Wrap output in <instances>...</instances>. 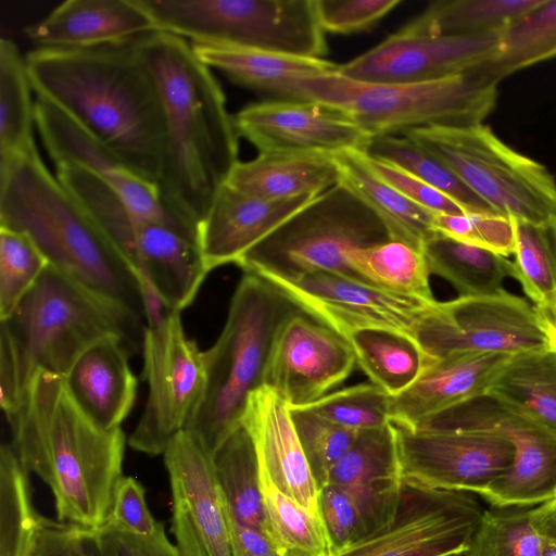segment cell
I'll use <instances>...</instances> for the list:
<instances>
[{"mask_svg":"<svg viewBox=\"0 0 556 556\" xmlns=\"http://www.w3.org/2000/svg\"><path fill=\"white\" fill-rule=\"evenodd\" d=\"M290 410L303 452L320 490L358 431L341 427L304 407Z\"/></svg>","mask_w":556,"mask_h":556,"instance_id":"obj_47","label":"cell"},{"mask_svg":"<svg viewBox=\"0 0 556 556\" xmlns=\"http://www.w3.org/2000/svg\"><path fill=\"white\" fill-rule=\"evenodd\" d=\"M342 185L363 200L383 222L391 240L418 250L435 235L433 213L405 198L377 177L367 165L363 151H345L334 155Z\"/></svg>","mask_w":556,"mask_h":556,"instance_id":"obj_31","label":"cell"},{"mask_svg":"<svg viewBox=\"0 0 556 556\" xmlns=\"http://www.w3.org/2000/svg\"><path fill=\"white\" fill-rule=\"evenodd\" d=\"M435 232L456 241L508 257L515 253L513 219L493 212L433 213Z\"/></svg>","mask_w":556,"mask_h":556,"instance_id":"obj_48","label":"cell"},{"mask_svg":"<svg viewBox=\"0 0 556 556\" xmlns=\"http://www.w3.org/2000/svg\"><path fill=\"white\" fill-rule=\"evenodd\" d=\"M482 511L468 493L404 481L391 523L330 556H462Z\"/></svg>","mask_w":556,"mask_h":556,"instance_id":"obj_14","label":"cell"},{"mask_svg":"<svg viewBox=\"0 0 556 556\" xmlns=\"http://www.w3.org/2000/svg\"><path fill=\"white\" fill-rule=\"evenodd\" d=\"M298 308L267 279L243 271L219 337L202 351L204 395L186 429L211 456L241 425L250 393L263 386L275 333L281 321Z\"/></svg>","mask_w":556,"mask_h":556,"instance_id":"obj_6","label":"cell"},{"mask_svg":"<svg viewBox=\"0 0 556 556\" xmlns=\"http://www.w3.org/2000/svg\"><path fill=\"white\" fill-rule=\"evenodd\" d=\"M365 159L367 165L377 177L419 206L432 213L441 214H462L471 212L453 198L446 195L399 166L370 157L366 153Z\"/></svg>","mask_w":556,"mask_h":556,"instance_id":"obj_51","label":"cell"},{"mask_svg":"<svg viewBox=\"0 0 556 556\" xmlns=\"http://www.w3.org/2000/svg\"><path fill=\"white\" fill-rule=\"evenodd\" d=\"M165 118L157 190L165 208L198 237V226L239 163V135L224 91L189 40L153 31L140 37Z\"/></svg>","mask_w":556,"mask_h":556,"instance_id":"obj_2","label":"cell"},{"mask_svg":"<svg viewBox=\"0 0 556 556\" xmlns=\"http://www.w3.org/2000/svg\"><path fill=\"white\" fill-rule=\"evenodd\" d=\"M212 458L228 511L239 522L265 532L258 460L247 429L240 425Z\"/></svg>","mask_w":556,"mask_h":556,"instance_id":"obj_37","label":"cell"},{"mask_svg":"<svg viewBox=\"0 0 556 556\" xmlns=\"http://www.w3.org/2000/svg\"><path fill=\"white\" fill-rule=\"evenodd\" d=\"M355 366L350 343L298 308L275 333L263 386L274 390L290 408L305 407L343 383Z\"/></svg>","mask_w":556,"mask_h":556,"instance_id":"obj_17","label":"cell"},{"mask_svg":"<svg viewBox=\"0 0 556 556\" xmlns=\"http://www.w3.org/2000/svg\"><path fill=\"white\" fill-rule=\"evenodd\" d=\"M8 422L20 463L51 489L58 520L92 530L104 526L123 478L122 428L97 426L73 400L64 377L46 370L35 375Z\"/></svg>","mask_w":556,"mask_h":556,"instance_id":"obj_3","label":"cell"},{"mask_svg":"<svg viewBox=\"0 0 556 556\" xmlns=\"http://www.w3.org/2000/svg\"><path fill=\"white\" fill-rule=\"evenodd\" d=\"M106 523L140 535H150L159 528L148 508L146 490L135 478L123 476L119 480Z\"/></svg>","mask_w":556,"mask_h":556,"instance_id":"obj_54","label":"cell"},{"mask_svg":"<svg viewBox=\"0 0 556 556\" xmlns=\"http://www.w3.org/2000/svg\"><path fill=\"white\" fill-rule=\"evenodd\" d=\"M127 260L170 312L189 306L210 273L197 241L150 219L135 229Z\"/></svg>","mask_w":556,"mask_h":556,"instance_id":"obj_27","label":"cell"},{"mask_svg":"<svg viewBox=\"0 0 556 556\" xmlns=\"http://www.w3.org/2000/svg\"><path fill=\"white\" fill-rule=\"evenodd\" d=\"M417 342L430 359L551 348L541 311L506 290L437 301L418 329Z\"/></svg>","mask_w":556,"mask_h":556,"instance_id":"obj_13","label":"cell"},{"mask_svg":"<svg viewBox=\"0 0 556 556\" xmlns=\"http://www.w3.org/2000/svg\"><path fill=\"white\" fill-rule=\"evenodd\" d=\"M389 401L379 387L362 382L332 391L304 408L341 427L362 431L389 424Z\"/></svg>","mask_w":556,"mask_h":556,"instance_id":"obj_46","label":"cell"},{"mask_svg":"<svg viewBox=\"0 0 556 556\" xmlns=\"http://www.w3.org/2000/svg\"><path fill=\"white\" fill-rule=\"evenodd\" d=\"M48 265L26 233L0 226V321L12 314Z\"/></svg>","mask_w":556,"mask_h":556,"instance_id":"obj_45","label":"cell"},{"mask_svg":"<svg viewBox=\"0 0 556 556\" xmlns=\"http://www.w3.org/2000/svg\"><path fill=\"white\" fill-rule=\"evenodd\" d=\"M241 425L254 444L260 471L298 504L313 514H320L319 488L289 405L274 390L261 386L250 393Z\"/></svg>","mask_w":556,"mask_h":556,"instance_id":"obj_22","label":"cell"},{"mask_svg":"<svg viewBox=\"0 0 556 556\" xmlns=\"http://www.w3.org/2000/svg\"><path fill=\"white\" fill-rule=\"evenodd\" d=\"M556 56V0H543L502 30L497 51L473 70L498 84L526 67Z\"/></svg>","mask_w":556,"mask_h":556,"instance_id":"obj_38","label":"cell"},{"mask_svg":"<svg viewBox=\"0 0 556 556\" xmlns=\"http://www.w3.org/2000/svg\"><path fill=\"white\" fill-rule=\"evenodd\" d=\"M239 137L258 152L337 155L365 152L371 137L343 112L315 101L270 99L233 115Z\"/></svg>","mask_w":556,"mask_h":556,"instance_id":"obj_20","label":"cell"},{"mask_svg":"<svg viewBox=\"0 0 556 556\" xmlns=\"http://www.w3.org/2000/svg\"><path fill=\"white\" fill-rule=\"evenodd\" d=\"M35 126L54 165L73 164L91 172L135 213L198 242L195 233L165 208L155 185L134 174L81 127L39 98L35 101Z\"/></svg>","mask_w":556,"mask_h":556,"instance_id":"obj_21","label":"cell"},{"mask_svg":"<svg viewBox=\"0 0 556 556\" xmlns=\"http://www.w3.org/2000/svg\"><path fill=\"white\" fill-rule=\"evenodd\" d=\"M197 56L211 70L223 73L231 83L276 99L300 100L307 80L338 72L339 64L325 59L241 49L224 45L190 41Z\"/></svg>","mask_w":556,"mask_h":556,"instance_id":"obj_29","label":"cell"},{"mask_svg":"<svg viewBox=\"0 0 556 556\" xmlns=\"http://www.w3.org/2000/svg\"><path fill=\"white\" fill-rule=\"evenodd\" d=\"M0 226L26 233L50 265L146 319L138 274L37 149L0 163Z\"/></svg>","mask_w":556,"mask_h":556,"instance_id":"obj_5","label":"cell"},{"mask_svg":"<svg viewBox=\"0 0 556 556\" xmlns=\"http://www.w3.org/2000/svg\"><path fill=\"white\" fill-rule=\"evenodd\" d=\"M388 240L380 217L339 182L286 219L236 265L261 277L294 279L328 271L361 281L349 267L348 253Z\"/></svg>","mask_w":556,"mask_h":556,"instance_id":"obj_8","label":"cell"},{"mask_svg":"<svg viewBox=\"0 0 556 556\" xmlns=\"http://www.w3.org/2000/svg\"><path fill=\"white\" fill-rule=\"evenodd\" d=\"M94 534L101 556H181L161 522L150 535L130 533L110 523L94 530Z\"/></svg>","mask_w":556,"mask_h":556,"instance_id":"obj_53","label":"cell"},{"mask_svg":"<svg viewBox=\"0 0 556 556\" xmlns=\"http://www.w3.org/2000/svg\"><path fill=\"white\" fill-rule=\"evenodd\" d=\"M532 517L542 532L556 536V497L533 507Z\"/></svg>","mask_w":556,"mask_h":556,"instance_id":"obj_56","label":"cell"},{"mask_svg":"<svg viewBox=\"0 0 556 556\" xmlns=\"http://www.w3.org/2000/svg\"><path fill=\"white\" fill-rule=\"evenodd\" d=\"M403 483L395 432L390 422L358 431L327 481V484L342 488L352 496L362 513L368 535L391 523Z\"/></svg>","mask_w":556,"mask_h":556,"instance_id":"obj_23","label":"cell"},{"mask_svg":"<svg viewBox=\"0 0 556 556\" xmlns=\"http://www.w3.org/2000/svg\"><path fill=\"white\" fill-rule=\"evenodd\" d=\"M346 262L363 282L403 296L432 302L430 270L421 250L388 240L348 253Z\"/></svg>","mask_w":556,"mask_h":556,"instance_id":"obj_35","label":"cell"},{"mask_svg":"<svg viewBox=\"0 0 556 556\" xmlns=\"http://www.w3.org/2000/svg\"><path fill=\"white\" fill-rule=\"evenodd\" d=\"M265 533L281 556H330L331 545L320 514H313L281 492L260 471Z\"/></svg>","mask_w":556,"mask_h":556,"instance_id":"obj_40","label":"cell"},{"mask_svg":"<svg viewBox=\"0 0 556 556\" xmlns=\"http://www.w3.org/2000/svg\"><path fill=\"white\" fill-rule=\"evenodd\" d=\"M501 31L475 36L396 31L365 53L340 64L338 74L374 84H408L469 73L497 51Z\"/></svg>","mask_w":556,"mask_h":556,"instance_id":"obj_19","label":"cell"},{"mask_svg":"<svg viewBox=\"0 0 556 556\" xmlns=\"http://www.w3.org/2000/svg\"><path fill=\"white\" fill-rule=\"evenodd\" d=\"M348 342L355 354L356 366L389 396L408 389L432 361L416 340L394 331L363 330L353 333Z\"/></svg>","mask_w":556,"mask_h":556,"instance_id":"obj_36","label":"cell"},{"mask_svg":"<svg viewBox=\"0 0 556 556\" xmlns=\"http://www.w3.org/2000/svg\"><path fill=\"white\" fill-rule=\"evenodd\" d=\"M301 100L338 109L375 137L420 127L482 124L496 104L497 84L475 71L408 84L363 83L336 72L305 80Z\"/></svg>","mask_w":556,"mask_h":556,"instance_id":"obj_7","label":"cell"},{"mask_svg":"<svg viewBox=\"0 0 556 556\" xmlns=\"http://www.w3.org/2000/svg\"><path fill=\"white\" fill-rule=\"evenodd\" d=\"M130 355L121 339L109 337L88 348L64 376L79 408L105 430L121 428L134 407L138 381Z\"/></svg>","mask_w":556,"mask_h":556,"instance_id":"obj_28","label":"cell"},{"mask_svg":"<svg viewBox=\"0 0 556 556\" xmlns=\"http://www.w3.org/2000/svg\"><path fill=\"white\" fill-rule=\"evenodd\" d=\"M28 472L11 443L0 448V556H28L39 516L30 501Z\"/></svg>","mask_w":556,"mask_h":556,"instance_id":"obj_42","label":"cell"},{"mask_svg":"<svg viewBox=\"0 0 556 556\" xmlns=\"http://www.w3.org/2000/svg\"><path fill=\"white\" fill-rule=\"evenodd\" d=\"M28 556H101L94 530L39 516Z\"/></svg>","mask_w":556,"mask_h":556,"instance_id":"obj_52","label":"cell"},{"mask_svg":"<svg viewBox=\"0 0 556 556\" xmlns=\"http://www.w3.org/2000/svg\"><path fill=\"white\" fill-rule=\"evenodd\" d=\"M389 422L403 480L429 489L478 494L515 460L514 445L495 433L420 430Z\"/></svg>","mask_w":556,"mask_h":556,"instance_id":"obj_15","label":"cell"},{"mask_svg":"<svg viewBox=\"0 0 556 556\" xmlns=\"http://www.w3.org/2000/svg\"><path fill=\"white\" fill-rule=\"evenodd\" d=\"M144 319L48 265L12 314L1 320L0 405L10 420L39 370L65 376L91 345L121 339L142 351Z\"/></svg>","mask_w":556,"mask_h":556,"instance_id":"obj_4","label":"cell"},{"mask_svg":"<svg viewBox=\"0 0 556 556\" xmlns=\"http://www.w3.org/2000/svg\"><path fill=\"white\" fill-rule=\"evenodd\" d=\"M404 135L443 162L495 212L531 223L556 217V180L488 125L420 127Z\"/></svg>","mask_w":556,"mask_h":556,"instance_id":"obj_10","label":"cell"},{"mask_svg":"<svg viewBox=\"0 0 556 556\" xmlns=\"http://www.w3.org/2000/svg\"><path fill=\"white\" fill-rule=\"evenodd\" d=\"M263 278L346 341L353 333L369 329L394 331L417 341L420 325L438 301L393 294L328 271L294 279Z\"/></svg>","mask_w":556,"mask_h":556,"instance_id":"obj_16","label":"cell"},{"mask_svg":"<svg viewBox=\"0 0 556 556\" xmlns=\"http://www.w3.org/2000/svg\"><path fill=\"white\" fill-rule=\"evenodd\" d=\"M156 31L309 59L328 52L315 0H137Z\"/></svg>","mask_w":556,"mask_h":556,"instance_id":"obj_9","label":"cell"},{"mask_svg":"<svg viewBox=\"0 0 556 556\" xmlns=\"http://www.w3.org/2000/svg\"><path fill=\"white\" fill-rule=\"evenodd\" d=\"M545 324V330L549 346L556 352V290L552 305L546 311H541Z\"/></svg>","mask_w":556,"mask_h":556,"instance_id":"obj_57","label":"cell"},{"mask_svg":"<svg viewBox=\"0 0 556 556\" xmlns=\"http://www.w3.org/2000/svg\"><path fill=\"white\" fill-rule=\"evenodd\" d=\"M544 534L532 508H496L482 511L463 556H541Z\"/></svg>","mask_w":556,"mask_h":556,"instance_id":"obj_44","label":"cell"},{"mask_svg":"<svg viewBox=\"0 0 556 556\" xmlns=\"http://www.w3.org/2000/svg\"><path fill=\"white\" fill-rule=\"evenodd\" d=\"M340 181L333 155L298 152H258L236 165L227 185L263 200L317 197Z\"/></svg>","mask_w":556,"mask_h":556,"instance_id":"obj_30","label":"cell"},{"mask_svg":"<svg viewBox=\"0 0 556 556\" xmlns=\"http://www.w3.org/2000/svg\"><path fill=\"white\" fill-rule=\"evenodd\" d=\"M402 0H315L324 31L354 34L367 31L391 13Z\"/></svg>","mask_w":556,"mask_h":556,"instance_id":"obj_49","label":"cell"},{"mask_svg":"<svg viewBox=\"0 0 556 556\" xmlns=\"http://www.w3.org/2000/svg\"><path fill=\"white\" fill-rule=\"evenodd\" d=\"M541 556H556V536L544 533Z\"/></svg>","mask_w":556,"mask_h":556,"instance_id":"obj_58","label":"cell"},{"mask_svg":"<svg viewBox=\"0 0 556 556\" xmlns=\"http://www.w3.org/2000/svg\"><path fill=\"white\" fill-rule=\"evenodd\" d=\"M173 494L172 531L181 556H232L227 508L212 456L190 431L164 452Z\"/></svg>","mask_w":556,"mask_h":556,"instance_id":"obj_18","label":"cell"},{"mask_svg":"<svg viewBox=\"0 0 556 556\" xmlns=\"http://www.w3.org/2000/svg\"><path fill=\"white\" fill-rule=\"evenodd\" d=\"M543 0H438L399 31L412 35L475 36L501 31Z\"/></svg>","mask_w":556,"mask_h":556,"instance_id":"obj_32","label":"cell"},{"mask_svg":"<svg viewBox=\"0 0 556 556\" xmlns=\"http://www.w3.org/2000/svg\"><path fill=\"white\" fill-rule=\"evenodd\" d=\"M365 153L413 174L453 198L468 211L497 213L473 193L443 162L404 135L371 137Z\"/></svg>","mask_w":556,"mask_h":556,"instance_id":"obj_43","label":"cell"},{"mask_svg":"<svg viewBox=\"0 0 556 556\" xmlns=\"http://www.w3.org/2000/svg\"><path fill=\"white\" fill-rule=\"evenodd\" d=\"M316 197L263 200L225 184L198 226L207 269L237 264L257 242Z\"/></svg>","mask_w":556,"mask_h":556,"instance_id":"obj_25","label":"cell"},{"mask_svg":"<svg viewBox=\"0 0 556 556\" xmlns=\"http://www.w3.org/2000/svg\"><path fill=\"white\" fill-rule=\"evenodd\" d=\"M430 274L448 281L459 295L501 292L514 278L513 261L443 235H435L422 250Z\"/></svg>","mask_w":556,"mask_h":556,"instance_id":"obj_34","label":"cell"},{"mask_svg":"<svg viewBox=\"0 0 556 556\" xmlns=\"http://www.w3.org/2000/svg\"><path fill=\"white\" fill-rule=\"evenodd\" d=\"M511 356L462 353L432 359L408 389L390 396L389 421L413 427L422 419L485 396Z\"/></svg>","mask_w":556,"mask_h":556,"instance_id":"obj_24","label":"cell"},{"mask_svg":"<svg viewBox=\"0 0 556 556\" xmlns=\"http://www.w3.org/2000/svg\"><path fill=\"white\" fill-rule=\"evenodd\" d=\"M319 511L331 545V554L368 536L362 513L342 488L327 484L319 490Z\"/></svg>","mask_w":556,"mask_h":556,"instance_id":"obj_50","label":"cell"},{"mask_svg":"<svg viewBox=\"0 0 556 556\" xmlns=\"http://www.w3.org/2000/svg\"><path fill=\"white\" fill-rule=\"evenodd\" d=\"M180 314L170 312L144 330L143 378L149 392L128 444L152 456L164 454L170 441L189 427L205 390L202 351L186 336Z\"/></svg>","mask_w":556,"mask_h":556,"instance_id":"obj_12","label":"cell"},{"mask_svg":"<svg viewBox=\"0 0 556 556\" xmlns=\"http://www.w3.org/2000/svg\"><path fill=\"white\" fill-rule=\"evenodd\" d=\"M412 428L484 431L506 438L515 447L511 468L477 494L491 507H536L556 497V429L517 408L483 396Z\"/></svg>","mask_w":556,"mask_h":556,"instance_id":"obj_11","label":"cell"},{"mask_svg":"<svg viewBox=\"0 0 556 556\" xmlns=\"http://www.w3.org/2000/svg\"><path fill=\"white\" fill-rule=\"evenodd\" d=\"M227 516L232 556H281L265 532L239 522L228 509Z\"/></svg>","mask_w":556,"mask_h":556,"instance_id":"obj_55","label":"cell"},{"mask_svg":"<svg viewBox=\"0 0 556 556\" xmlns=\"http://www.w3.org/2000/svg\"><path fill=\"white\" fill-rule=\"evenodd\" d=\"M511 219L516 240L514 279L536 308L546 311L556 290V217L544 223Z\"/></svg>","mask_w":556,"mask_h":556,"instance_id":"obj_41","label":"cell"},{"mask_svg":"<svg viewBox=\"0 0 556 556\" xmlns=\"http://www.w3.org/2000/svg\"><path fill=\"white\" fill-rule=\"evenodd\" d=\"M139 40L83 49L35 48L25 62L37 98L157 187L165 148L164 110Z\"/></svg>","mask_w":556,"mask_h":556,"instance_id":"obj_1","label":"cell"},{"mask_svg":"<svg viewBox=\"0 0 556 556\" xmlns=\"http://www.w3.org/2000/svg\"><path fill=\"white\" fill-rule=\"evenodd\" d=\"M485 396L556 429V352L545 348L513 354Z\"/></svg>","mask_w":556,"mask_h":556,"instance_id":"obj_33","label":"cell"},{"mask_svg":"<svg viewBox=\"0 0 556 556\" xmlns=\"http://www.w3.org/2000/svg\"><path fill=\"white\" fill-rule=\"evenodd\" d=\"M25 35L36 48L83 49L156 31L137 0H66Z\"/></svg>","mask_w":556,"mask_h":556,"instance_id":"obj_26","label":"cell"},{"mask_svg":"<svg viewBox=\"0 0 556 556\" xmlns=\"http://www.w3.org/2000/svg\"><path fill=\"white\" fill-rule=\"evenodd\" d=\"M25 56L16 45L0 40V163L36 150L35 102Z\"/></svg>","mask_w":556,"mask_h":556,"instance_id":"obj_39","label":"cell"}]
</instances>
